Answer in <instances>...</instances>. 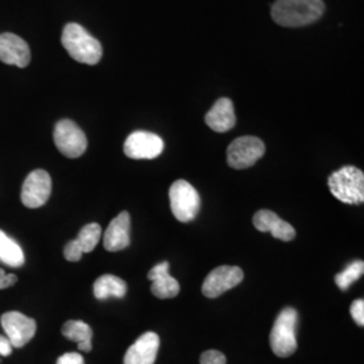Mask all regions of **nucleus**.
<instances>
[{
	"label": "nucleus",
	"instance_id": "obj_1",
	"mask_svg": "<svg viewBox=\"0 0 364 364\" xmlns=\"http://www.w3.org/2000/svg\"><path fill=\"white\" fill-rule=\"evenodd\" d=\"M326 11L323 0H277L272 7L273 21L284 27L312 25Z\"/></svg>",
	"mask_w": 364,
	"mask_h": 364
},
{
	"label": "nucleus",
	"instance_id": "obj_2",
	"mask_svg": "<svg viewBox=\"0 0 364 364\" xmlns=\"http://www.w3.org/2000/svg\"><path fill=\"white\" fill-rule=\"evenodd\" d=\"M61 42L69 55L81 64L96 65L103 57L102 43L78 23L64 27Z\"/></svg>",
	"mask_w": 364,
	"mask_h": 364
},
{
	"label": "nucleus",
	"instance_id": "obj_3",
	"mask_svg": "<svg viewBox=\"0 0 364 364\" xmlns=\"http://www.w3.org/2000/svg\"><path fill=\"white\" fill-rule=\"evenodd\" d=\"M332 195L344 204L359 205L364 201L363 171L355 166H344L332 173L328 178Z\"/></svg>",
	"mask_w": 364,
	"mask_h": 364
},
{
	"label": "nucleus",
	"instance_id": "obj_4",
	"mask_svg": "<svg viewBox=\"0 0 364 364\" xmlns=\"http://www.w3.org/2000/svg\"><path fill=\"white\" fill-rule=\"evenodd\" d=\"M299 314L294 308H287L278 314L270 333V346L279 358H287L297 351V329Z\"/></svg>",
	"mask_w": 364,
	"mask_h": 364
},
{
	"label": "nucleus",
	"instance_id": "obj_5",
	"mask_svg": "<svg viewBox=\"0 0 364 364\" xmlns=\"http://www.w3.org/2000/svg\"><path fill=\"white\" fill-rule=\"evenodd\" d=\"M170 208L177 220H195L200 210V196L195 188L185 180L173 182L169 191Z\"/></svg>",
	"mask_w": 364,
	"mask_h": 364
},
{
	"label": "nucleus",
	"instance_id": "obj_6",
	"mask_svg": "<svg viewBox=\"0 0 364 364\" xmlns=\"http://www.w3.org/2000/svg\"><path fill=\"white\" fill-rule=\"evenodd\" d=\"M54 144L61 154L68 158L82 156L88 147V141L84 131L69 119L60 120L54 129Z\"/></svg>",
	"mask_w": 364,
	"mask_h": 364
},
{
	"label": "nucleus",
	"instance_id": "obj_7",
	"mask_svg": "<svg viewBox=\"0 0 364 364\" xmlns=\"http://www.w3.org/2000/svg\"><path fill=\"white\" fill-rule=\"evenodd\" d=\"M264 154V144L257 136H240L228 146L227 162L236 170L255 165Z\"/></svg>",
	"mask_w": 364,
	"mask_h": 364
},
{
	"label": "nucleus",
	"instance_id": "obj_8",
	"mask_svg": "<svg viewBox=\"0 0 364 364\" xmlns=\"http://www.w3.org/2000/svg\"><path fill=\"white\" fill-rule=\"evenodd\" d=\"M52 193V178L45 170H34L22 185L21 200L27 208H39L45 205Z\"/></svg>",
	"mask_w": 364,
	"mask_h": 364
},
{
	"label": "nucleus",
	"instance_id": "obj_9",
	"mask_svg": "<svg viewBox=\"0 0 364 364\" xmlns=\"http://www.w3.org/2000/svg\"><path fill=\"white\" fill-rule=\"evenodd\" d=\"M6 336L15 348H22L37 332L36 320L19 312L4 313L0 318Z\"/></svg>",
	"mask_w": 364,
	"mask_h": 364
},
{
	"label": "nucleus",
	"instance_id": "obj_10",
	"mask_svg": "<svg viewBox=\"0 0 364 364\" xmlns=\"http://www.w3.org/2000/svg\"><path fill=\"white\" fill-rule=\"evenodd\" d=\"M164 149L162 138L147 131H135L124 142V154L131 159H154L162 154Z\"/></svg>",
	"mask_w": 364,
	"mask_h": 364
},
{
	"label": "nucleus",
	"instance_id": "obj_11",
	"mask_svg": "<svg viewBox=\"0 0 364 364\" xmlns=\"http://www.w3.org/2000/svg\"><path fill=\"white\" fill-rule=\"evenodd\" d=\"M245 274L240 267L236 266H220L216 267L208 274L203 284V294L208 299H216L231 290L235 287L240 285Z\"/></svg>",
	"mask_w": 364,
	"mask_h": 364
},
{
	"label": "nucleus",
	"instance_id": "obj_12",
	"mask_svg": "<svg viewBox=\"0 0 364 364\" xmlns=\"http://www.w3.org/2000/svg\"><path fill=\"white\" fill-rule=\"evenodd\" d=\"M31 53L25 39L13 33L0 34V61L7 65L26 68L30 64Z\"/></svg>",
	"mask_w": 364,
	"mask_h": 364
},
{
	"label": "nucleus",
	"instance_id": "obj_13",
	"mask_svg": "<svg viewBox=\"0 0 364 364\" xmlns=\"http://www.w3.org/2000/svg\"><path fill=\"white\" fill-rule=\"evenodd\" d=\"M252 223L260 232H270L275 239L290 242L296 237V230L282 220L275 212L269 209H262L254 215Z\"/></svg>",
	"mask_w": 364,
	"mask_h": 364
},
{
	"label": "nucleus",
	"instance_id": "obj_14",
	"mask_svg": "<svg viewBox=\"0 0 364 364\" xmlns=\"http://www.w3.org/2000/svg\"><path fill=\"white\" fill-rule=\"evenodd\" d=\"M159 336L146 332L131 346L124 355V364H154L159 348Z\"/></svg>",
	"mask_w": 364,
	"mask_h": 364
},
{
	"label": "nucleus",
	"instance_id": "obj_15",
	"mask_svg": "<svg viewBox=\"0 0 364 364\" xmlns=\"http://www.w3.org/2000/svg\"><path fill=\"white\" fill-rule=\"evenodd\" d=\"M131 219L129 212L119 213L105 231L103 245L107 251L117 252L130 246Z\"/></svg>",
	"mask_w": 364,
	"mask_h": 364
},
{
	"label": "nucleus",
	"instance_id": "obj_16",
	"mask_svg": "<svg viewBox=\"0 0 364 364\" xmlns=\"http://www.w3.org/2000/svg\"><path fill=\"white\" fill-rule=\"evenodd\" d=\"M147 278L153 282L151 293L158 299H168L178 296L180 285L169 274V262H162L154 266Z\"/></svg>",
	"mask_w": 364,
	"mask_h": 364
},
{
	"label": "nucleus",
	"instance_id": "obj_17",
	"mask_svg": "<svg viewBox=\"0 0 364 364\" xmlns=\"http://www.w3.org/2000/svg\"><path fill=\"white\" fill-rule=\"evenodd\" d=\"M205 123L216 132H227L234 129L236 124L234 103L227 97L219 99L205 115Z\"/></svg>",
	"mask_w": 364,
	"mask_h": 364
},
{
	"label": "nucleus",
	"instance_id": "obj_18",
	"mask_svg": "<svg viewBox=\"0 0 364 364\" xmlns=\"http://www.w3.org/2000/svg\"><path fill=\"white\" fill-rule=\"evenodd\" d=\"M93 293L97 299H107L111 297L123 299L127 293V285L122 278L111 274H105L96 279L93 285Z\"/></svg>",
	"mask_w": 364,
	"mask_h": 364
},
{
	"label": "nucleus",
	"instance_id": "obj_19",
	"mask_svg": "<svg viewBox=\"0 0 364 364\" xmlns=\"http://www.w3.org/2000/svg\"><path fill=\"white\" fill-rule=\"evenodd\" d=\"M63 335L68 340L77 343L80 351H92V333L91 326L80 320H69L63 326Z\"/></svg>",
	"mask_w": 364,
	"mask_h": 364
},
{
	"label": "nucleus",
	"instance_id": "obj_20",
	"mask_svg": "<svg viewBox=\"0 0 364 364\" xmlns=\"http://www.w3.org/2000/svg\"><path fill=\"white\" fill-rule=\"evenodd\" d=\"M0 260L11 267H21L25 263V254L21 246L3 231H0Z\"/></svg>",
	"mask_w": 364,
	"mask_h": 364
},
{
	"label": "nucleus",
	"instance_id": "obj_21",
	"mask_svg": "<svg viewBox=\"0 0 364 364\" xmlns=\"http://www.w3.org/2000/svg\"><path fill=\"white\" fill-rule=\"evenodd\" d=\"M100 237H102V227L96 223H91L82 227L76 242L81 248L82 254H85V252H92L95 250L97 243L100 242Z\"/></svg>",
	"mask_w": 364,
	"mask_h": 364
},
{
	"label": "nucleus",
	"instance_id": "obj_22",
	"mask_svg": "<svg viewBox=\"0 0 364 364\" xmlns=\"http://www.w3.org/2000/svg\"><path fill=\"white\" fill-rule=\"evenodd\" d=\"M364 273L363 260H355L344 272L335 277V282L340 290H347L353 282H356Z\"/></svg>",
	"mask_w": 364,
	"mask_h": 364
},
{
	"label": "nucleus",
	"instance_id": "obj_23",
	"mask_svg": "<svg viewBox=\"0 0 364 364\" xmlns=\"http://www.w3.org/2000/svg\"><path fill=\"white\" fill-rule=\"evenodd\" d=\"M227 359L225 355L220 351L216 350H209L205 351L201 358H200V364H225Z\"/></svg>",
	"mask_w": 364,
	"mask_h": 364
},
{
	"label": "nucleus",
	"instance_id": "obj_24",
	"mask_svg": "<svg viewBox=\"0 0 364 364\" xmlns=\"http://www.w3.org/2000/svg\"><path fill=\"white\" fill-rule=\"evenodd\" d=\"M64 257L69 262H78V260L81 259L82 251H81V248L78 246L76 239L66 245L65 248H64Z\"/></svg>",
	"mask_w": 364,
	"mask_h": 364
},
{
	"label": "nucleus",
	"instance_id": "obj_25",
	"mask_svg": "<svg viewBox=\"0 0 364 364\" xmlns=\"http://www.w3.org/2000/svg\"><path fill=\"white\" fill-rule=\"evenodd\" d=\"M351 316L358 326H364V301L363 299H356L353 301L351 305Z\"/></svg>",
	"mask_w": 364,
	"mask_h": 364
},
{
	"label": "nucleus",
	"instance_id": "obj_26",
	"mask_svg": "<svg viewBox=\"0 0 364 364\" xmlns=\"http://www.w3.org/2000/svg\"><path fill=\"white\" fill-rule=\"evenodd\" d=\"M57 364H84V358L76 352H68L58 358Z\"/></svg>",
	"mask_w": 364,
	"mask_h": 364
},
{
	"label": "nucleus",
	"instance_id": "obj_27",
	"mask_svg": "<svg viewBox=\"0 0 364 364\" xmlns=\"http://www.w3.org/2000/svg\"><path fill=\"white\" fill-rule=\"evenodd\" d=\"M16 281H18V277L15 274H6L3 269H0V290L14 287Z\"/></svg>",
	"mask_w": 364,
	"mask_h": 364
},
{
	"label": "nucleus",
	"instance_id": "obj_28",
	"mask_svg": "<svg viewBox=\"0 0 364 364\" xmlns=\"http://www.w3.org/2000/svg\"><path fill=\"white\" fill-rule=\"evenodd\" d=\"M13 352V346L7 336L0 335V356H9Z\"/></svg>",
	"mask_w": 364,
	"mask_h": 364
}]
</instances>
